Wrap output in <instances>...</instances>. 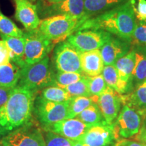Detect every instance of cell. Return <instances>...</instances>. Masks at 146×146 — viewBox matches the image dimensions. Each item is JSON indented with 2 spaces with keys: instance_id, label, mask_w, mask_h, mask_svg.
<instances>
[{
  "instance_id": "cell-42",
  "label": "cell",
  "mask_w": 146,
  "mask_h": 146,
  "mask_svg": "<svg viewBox=\"0 0 146 146\" xmlns=\"http://www.w3.org/2000/svg\"><path fill=\"white\" fill-rule=\"evenodd\" d=\"M0 146H3V145H2L1 143H0Z\"/></svg>"
},
{
  "instance_id": "cell-9",
  "label": "cell",
  "mask_w": 146,
  "mask_h": 146,
  "mask_svg": "<svg viewBox=\"0 0 146 146\" xmlns=\"http://www.w3.org/2000/svg\"><path fill=\"white\" fill-rule=\"evenodd\" d=\"M3 146H45V137L39 128L31 121L1 139Z\"/></svg>"
},
{
  "instance_id": "cell-7",
  "label": "cell",
  "mask_w": 146,
  "mask_h": 146,
  "mask_svg": "<svg viewBox=\"0 0 146 146\" xmlns=\"http://www.w3.org/2000/svg\"><path fill=\"white\" fill-rule=\"evenodd\" d=\"M69 102L56 103L38 96L35 100L33 111L38 120L44 127L68 118Z\"/></svg>"
},
{
  "instance_id": "cell-17",
  "label": "cell",
  "mask_w": 146,
  "mask_h": 146,
  "mask_svg": "<svg viewBox=\"0 0 146 146\" xmlns=\"http://www.w3.org/2000/svg\"><path fill=\"white\" fill-rule=\"evenodd\" d=\"M82 72L88 76L101 74L104 68V63L100 50H94L81 53Z\"/></svg>"
},
{
  "instance_id": "cell-2",
  "label": "cell",
  "mask_w": 146,
  "mask_h": 146,
  "mask_svg": "<svg viewBox=\"0 0 146 146\" xmlns=\"http://www.w3.org/2000/svg\"><path fill=\"white\" fill-rule=\"evenodd\" d=\"M35 94L25 87H14L8 102L0 109V138L30 123Z\"/></svg>"
},
{
  "instance_id": "cell-41",
  "label": "cell",
  "mask_w": 146,
  "mask_h": 146,
  "mask_svg": "<svg viewBox=\"0 0 146 146\" xmlns=\"http://www.w3.org/2000/svg\"><path fill=\"white\" fill-rule=\"evenodd\" d=\"M28 1H31V2H36V1H37L38 0H28Z\"/></svg>"
},
{
  "instance_id": "cell-16",
  "label": "cell",
  "mask_w": 146,
  "mask_h": 146,
  "mask_svg": "<svg viewBox=\"0 0 146 146\" xmlns=\"http://www.w3.org/2000/svg\"><path fill=\"white\" fill-rule=\"evenodd\" d=\"M130 42L118 37H112L101 48V54L105 66L114 65L116 62L129 52Z\"/></svg>"
},
{
  "instance_id": "cell-21",
  "label": "cell",
  "mask_w": 146,
  "mask_h": 146,
  "mask_svg": "<svg viewBox=\"0 0 146 146\" xmlns=\"http://www.w3.org/2000/svg\"><path fill=\"white\" fill-rule=\"evenodd\" d=\"M135 64V51L134 49L129 51L127 54L118 59L114 66L119 76L120 81L131 85L133 80V72Z\"/></svg>"
},
{
  "instance_id": "cell-29",
  "label": "cell",
  "mask_w": 146,
  "mask_h": 146,
  "mask_svg": "<svg viewBox=\"0 0 146 146\" xmlns=\"http://www.w3.org/2000/svg\"><path fill=\"white\" fill-rule=\"evenodd\" d=\"M82 73L60 72L58 71L55 74V81L56 86L64 89L68 85L76 83L83 78Z\"/></svg>"
},
{
  "instance_id": "cell-18",
  "label": "cell",
  "mask_w": 146,
  "mask_h": 146,
  "mask_svg": "<svg viewBox=\"0 0 146 146\" xmlns=\"http://www.w3.org/2000/svg\"><path fill=\"white\" fill-rule=\"evenodd\" d=\"M128 1L129 0H84L85 16L82 19V23Z\"/></svg>"
},
{
  "instance_id": "cell-23",
  "label": "cell",
  "mask_w": 146,
  "mask_h": 146,
  "mask_svg": "<svg viewBox=\"0 0 146 146\" xmlns=\"http://www.w3.org/2000/svg\"><path fill=\"white\" fill-rule=\"evenodd\" d=\"M102 75L108 86L114 89L118 94H124L130 89L131 85L120 81L114 65L105 66L102 71Z\"/></svg>"
},
{
  "instance_id": "cell-19",
  "label": "cell",
  "mask_w": 146,
  "mask_h": 146,
  "mask_svg": "<svg viewBox=\"0 0 146 146\" xmlns=\"http://www.w3.org/2000/svg\"><path fill=\"white\" fill-rule=\"evenodd\" d=\"M0 36L8 47L11 61L18 64L21 68H23L26 64L25 60V38L5 35L2 34H0Z\"/></svg>"
},
{
  "instance_id": "cell-25",
  "label": "cell",
  "mask_w": 146,
  "mask_h": 146,
  "mask_svg": "<svg viewBox=\"0 0 146 146\" xmlns=\"http://www.w3.org/2000/svg\"><path fill=\"white\" fill-rule=\"evenodd\" d=\"M75 118H78L84 123L91 127L107 124L99 107L96 104L91 105L87 108L84 110L81 114Z\"/></svg>"
},
{
  "instance_id": "cell-15",
  "label": "cell",
  "mask_w": 146,
  "mask_h": 146,
  "mask_svg": "<svg viewBox=\"0 0 146 146\" xmlns=\"http://www.w3.org/2000/svg\"><path fill=\"white\" fill-rule=\"evenodd\" d=\"M16 5L15 17L23 24L26 31L39 28L40 19L36 4L28 0H14Z\"/></svg>"
},
{
  "instance_id": "cell-40",
  "label": "cell",
  "mask_w": 146,
  "mask_h": 146,
  "mask_svg": "<svg viewBox=\"0 0 146 146\" xmlns=\"http://www.w3.org/2000/svg\"><path fill=\"white\" fill-rule=\"evenodd\" d=\"M45 1H46L47 2L50 3H57L62 2V1H64V0H45Z\"/></svg>"
},
{
  "instance_id": "cell-26",
  "label": "cell",
  "mask_w": 146,
  "mask_h": 146,
  "mask_svg": "<svg viewBox=\"0 0 146 146\" xmlns=\"http://www.w3.org/2000/svg\"><path fill=\"white\" fill-rule=\"evenodd\" d=\"M39 96L47 101L56 103L68 102L72 98L64 89L58 86H50L42 89Z\"/></svg>"
},
{
  "instance_id": "cell-11",
  "label": "cell",
  "mask_w": 146,
  "mask_h": 146,
  "mask_svg": "<svg viewBox=\"0 0 146 146\" xmlns=\"http://www.w3.org/2000/svg\"><path fill=\"white\" fill-rule=\"evenodd\" d=\"M141 116L134 109L127 105L120 111L115 124H112L116 141L122 139L132 138L141 129Z\"/></svg>"
},
{
  "instance_id": "cell-14",
  "label": "cell",
  "mask_w": 146,
  "mask_h": 146,
  "mask_svg": "<svg viewBox=\"0 0 146 146\" xmlns=\"http://www.w3.org/2000/svg\"><path fill=\"white\" fill-rule=\"evenodd\" d=\"M120 94L108 86L106 90L99 96L96 104L99 107L104 118L108 125H112L119 112Z\"/></svg>"
},
{
  "instance_id": "cell-13",
  "label": "cell",
  "mask_w": 146,
  "mask_h": 146,
  "mask_svg": "<svg viewBox=\"0 0 146 146\" xmlns=\"http://www.w3.org/2000/svg\"><path fill=\"white\" fill-rule=\"evenodd\" d=\"M116 140L112 125L92 126L78 141L88 146H111Z\"/></svg>"
},
{
  "instance_id": "cell-6",
  "label": "cell",
  "mask_w": 146,
  "mask_h": 146,
  "mask_svg": "<svg viewBox=\"0 0 146 146\" xmlns=\"http://www.w3.org/2000/svg\"><path fill=\"white\" fill-rule=\"evenodd\" d=\"M36 5L39 18L42 19L57 15H66L78 18L81 25L85 16L84 0H64L57 3L38 0Z\"/></svg>"
},
{
  "instance_id": "cell-4",
  "label": "cell",
  "mask_w": 146,
  "mask_h": 146,
  "mask_svg": "<svg viewBox=\"0 0 146 146\" xmlns=\"http://www.w3.org/2000/svg\"><path fill=\"white\" fill-rule=\"evenodd\" d=\"M80 26V20L66 15H57L43 18L39 30L54 44L65 41Z\"/></svg>"
},
{
  "instance_id": "cell-33",
  "label": "cell",
  "mask_w": 146,
  "mask_h": 146,
  "mask_svg": "<svg viewBox=\"0 0 146 146\" xmlns=\"http://www.w3.org/2000/svg\"><path fill=\"white\" fill-rule=\"evenodd\" d=\"M131 43L135 45L146 46V22L137 23Z\"/></svg>"
},
{
  "instance_id": "cell-37",
  "label": "cell",
  "mask_w": 146,
  "mask_h": 146,
  "mask_svg": "<svg viewBox=\"0 0 146 146\" xmlns=\"http://www.w3.org/2000/svg\"><path fill=\"white\" fill-rule=\"evenodd\" d=\"M114 146H146L145 144L136 141H131L127 139H120Z\"/></svg>"
},
{
  "instance_id": "cell-1",
  "label": "cell",
  "mask_w": 146,
  "mask_h": 146,
  "mask_svg": "<svg viewBox=\"0 0 146 146\" xmlns=\"http://www.w3.org/2000/svg\"><path fill=\"white\" fill-rule=\"evenodd\" d=\"M135 0L118 5L107 12L87 19L76 31L103 30L131 43L137 21L134 11Z\"/></svg>"
},
{
  "instance_id": "cell-35",
  "label": "cell",
  "mask_w": 146,
  "mask_h": 146,
  "mask_svg": "<svg viewBox=\"0 0 146 146\" xmlns=\"http://www.w3.org/2000/svg\"><path fill=\"white\" fill-rule=\"evenodd\" d=\"M11 61L10 51L3 40H0V66L6 64Z\"/></svg>"
},
{
  "instance_id": "cell-8",
  "label": "cell",
  "mask_w": 146,
  "mask_h": 146,
  "mask_svg": "<svg viewBox=\"0 0 146 146\" xmlns=\"http://www.w3.org/2000/svg\"><path fill=\"white\" fill-rule=\"evenodd\" d=\"M112 36V34L103 30L86 29L76 31L66 40L82 53L100 50Z\"/></svg>"
},
{
  "instance_id": "cell-38",
  "label": "cell",
  "mask_w": 146,
  "mask_h": 146,
  "mask_svg": "<svg viewBox=\"0 0 146 146\" xmlns=\"http://www.w3.org/2000/svg\"><path fill=\"white\" fill-rule=\"evenodd\" d=\"M134 139L146 145V123L144 124L136 135L133 137Z\"/></svg>"
},
{
  "instance_id": "cell-20",
  "label": "cell",
  "mask_w": 146,
  "mask_h": 146,
  "mask_svg": "<svg viewBox=\"0 0 146 146\" xmlns=\"http://www.w3.org/2000/svg\"><path fill=\"white\" fill-rule=\"evenodd\" d=\"M121 102L125 103L142 116H146V80L139 85L134 93L127 96H120Z\"/></svg>"
},
{
  "instance_id": "cell-34",
  "label": "cell",
  "mask_w": 146,
  "mask_h": 146,
  "mask_svg": "<svg viewBox=\"0 0 146 146\" xmlns=\"http://www.w3.org/2000/svg\"><path fill=\"white\" fill-rule=\"evenodd\" d=\"M134 11L138 21L146 22V0H138L137 6L134 5Z\"/></svg>"
},
{
  "instance_id": "cell-36",
  "label": "cell",
  "mask_w": 146,
  "mask_h": 146,
  "mask_svg": "<svg viewBox=\"0 0 146 146\" xmlns=\"http://www.w3.org/2000/svg\"><path fill=\"white\" fill-rule=\"evenodd\" d=\"M14 88L0 86V109L4 106L10 98Z\"/></svg>"
},
{
  "instance_id": "cell-28",
  "label": "cell",
  "mask_w": 146,
  "mask_h": 146,
  "mask_svg": "<svg viewBox=\"0 0 146 146\" xmlns=\"http://www.w3.org/2000/svg\"><path fill=\"white\" fill-rule=\"evenodd\" d=\"M0 34L23 37L24 31L19 29L12 20L5 16L0 10Z\"/></svg>"
},
{
  "instance_id": "cell-5",
  "label": "cell",
  "mask_w": 146,
  "mask_h": 146,
  "mask_svg": "<svg viewBox=\"0 0 146 146\" xmlns=\"http://www.w3.org/2000/svg\"><path fill=\"white\" fill-rule=\"evenodd\" d=\"M25 39V60L26 64H33L48 56L54 44L47 39L39 29L24 31Z\"/></svg>"
},
{
  "instance_id": "cell-24",
  "label": "cell",
  "mask_w": 146,
  "mask_h": 146,
  "mask_svg": "<svg viewBox=\"0 0 146 146\" xmlns=\"http://www.w3.org/2000/svg\"><path fill=\"white\" fill-rule=\"evenodd\" d=\"M135 51V64L133 72V77L138 85L146 80V46L137 45Z\"/></svg>"
},
{
  "instance_id": "cell-39",
  "label": "cell",
  "mask_w": 146,
  "mask_h": 146,
  "mask_svg": "<svg viewBox=\"0 0 146 146\" xmlns=\"http://www.w3.org/2000/svg\"><path fill=\"white\" fill-rule=\"evenodd\" d=\"M72 146H88L86 144L82 143L81 141H73V145Z\"/></svg>"
},
{
  "instance_id": "cell-30",
  "label": "cell",
  "mask_w": 146,
  "mask_h": 146,
  "mask_svg": "<svg viewBox=\"0 0 146 146\" xmlns=\"http://www.w3.org/2000/svg\"><path fill=\"white\" fill-rule=\"evenodd\" d=\"M64 89L72 98L77 96H91L89 91L87 76L83 75L81 80L68 85Z\"/></svg>"
},
{
  "instance_id": "cell-10",
  "label": "cell",
  "mask_w": 146,
  "mask_h": 146,
  "mask_svg": "<svg viewBox=\"0 0 146 146\" xmlns=\"http://www.w3.org/2000/svg\"><path fill=\"white\" fill-rule=\"evenodd\" d=\"M54 60L58 71L82 73L81 52L66 40L58 43L55 47Z\"/></svg>"
},
{
  "instance_id": "cell-31",
  "label": "cell",
  "mask_w": 146,
  "mask_h": 146,
  "mask_svg": "<svg viewBox=\"0 0 146 146\" xmlns=\"http://www.w3.org/2000/svg\"><path fill=\"white\" fill-rule=\"evenodd\" d=\"M89 94L91 96H100L106 90L108 85L102 74L95 76H88Z\"/></svg>"
},
{
  "instance_id": "cell-3",
  "label": "cell",
  "mask_w": 146,
  "mask_h": 146,
  "mask_svg": "<svg viewBox=\"0 0 146 146\" xmlns=\"http://www.w3.org/2000/svg\"><path fill=\"white\" fill-rule=\"evenodd\" d=\"M17 85L35 93L47 87L56 86L55 73L51 67L49 56L36 63L24 66Z\"/></svg>"
},
{
  "instance_id": "cell-27",
  "label": "cell",
  "mask_w": 146,
  "mask_h": 146,
  "mask_svg": "<svg viewBox=\"0 0 146 146\" xmlns=\"http://www.w3.org/2000/svg\"><path fill=\"white\" fill-rule=\"evenodd\" d=\"M94 104L91 96L73 97L69 102L68 118L76 117L84 110Z\"/></svg>"
},
{
  "instance_id": "cell-32",
  "label": "cell",
  "mask_w": 146,
  "mask_h": 146,
  "mask_svg": "<svg viewBox=\"0 0 146 146\" xmlns=\"http://www.w3.org/2000/svg\"><path fill=\"white\" fill-rule=\"evenodd\" d=\"M45 146H72L73 141L52 131H47L45 135Z\"/></svg>"
},
{
  "instance_id": "cell-22",
  "label": "cell",
  "mask_w": 146,
  "mask_h": 146,
  "mask_svg": "<svg viewBox=\"0 0 146 146\" xmlns=\"http://www.w3.org/2000/svg\"><path fill=\"white\" fill-rule=\"evenodd\" d=\"M21 68L14 62L0 66V86L14 88L21 77Z\"/></svg>"
},
{
  "instance_id": "cell-12",
  "label": "cell",
  "mask_w": 146,
  "mask_h": 146,
  "mask_svg": "<svg viewBox=\"0 0 146 146\" xmlns=\"http://www.w3.org/2000/svg\"><path fill=\"white\" fill-rule=\"evenodd\" d=\"M90 127L78 118H66L43 128L46 131L57 133L72 141H79Z\"/></svg>"
}]
</instances>
